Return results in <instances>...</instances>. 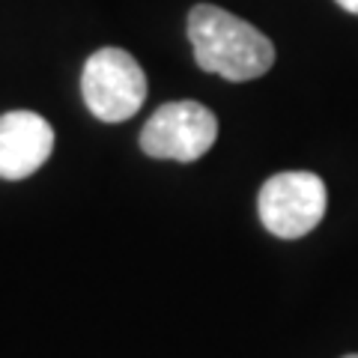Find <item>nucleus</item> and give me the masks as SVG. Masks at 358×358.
I'll use <instances>...</instances> for the list:
<instances>
[{"instance_id": "f257e3e1", "label": "nucleus", "mask_w": 358, "mask_h": 358, "mask_svg": "<svg viewBox=\"0 0 358 358\" xmlns=\"http://www.w3.org/2000/svg\"><path fill=\"white\" fill-rule=\"evenodd\" d=\"M188 39L203 72L227 81H254L275 63V45L245 18L212 3H197L188 13Z\"/></svg>"}, {"instance_id": "f03ea898", "label": "nucleus", "mask_w": 358, "mask_h": 358, "mask_svg": "<svg viewBox=\"0 0 358 358\" xmlns=\"http://www.w3.org/2000/svg\"><path fill=\"white\" fill-rule=\"evenodd\" d=\"M84 105L102 122H126L147 102V75L122 48H99L81 72Z\"/></svg>"}, {"instance_id": "7ed1b4c3", "label": "nucleus", "mask_w": 358, "mask_h": 358, "mask_svg": "<svg viewBox=\"0 0 358 358\" xmlns=\"http://www.w3.org/2000/svg\"><path fill=\"white\" fill-rule=\"evenodd\" d=\"M263 227L278 239H301L326 215V182L308 171H287L266 179L257 194Z\"/></svg>"}, {"instance_id": "20e7f679", "label": "nucleus", "mask_w": 358, "mask_h": 358, "mask_svg": "<svg viewBox=\"0 0 358 358\" xmlns=\"http://www.w3.org/2000/svg\"><path fill=\"white\" fill-rule=\"evenodd\" d=\"M218 138L215 114L200 102H167L147 120L141 131V150L150 159L197 162L212 150Z\"/></svg>"}, {"instance_id": "39448f33", "label": "nucleus", "mask_w": 358, "mask_h": 358, "mask_svg": "<svg viewBox=\"0 0 358 358\" xmlns=\"http://www.w3.org/2000/svg\"><path fill=\"white\" fill-rule=\"evenodd\" d=\"M54 152L51 122L33 110H9L0 117V179L18 182L39 171Z\"/></svg>"}, {"instance_id": "423d86ee", "label": "nucleus", "mask_w": 358, "mask_h": 358, "mask_svg": "<svg viewBox=\"0 0 358 358\" xmlns=\"http://www.w3.org/2000/svg\"><path fill=\"white\" fill-rule=\"evenodd\" d=\"M338 3L346 9V13H352V15H358V0H338Z\"/></svg>"}, {"instance_id": "0eeeda50", "label": "nucleus", "mask_w": 358, "mask_h": 358, "mask_svg": "<svg viewBox=\"0 0 358 358\" xmlns=\"http://www.w3.org/2000/svg\"><path fill=\"white\" fill-rule=\"evenodd\" d=\"M346 358H358V355H346Z\"/></svg>"}]
</instances>
